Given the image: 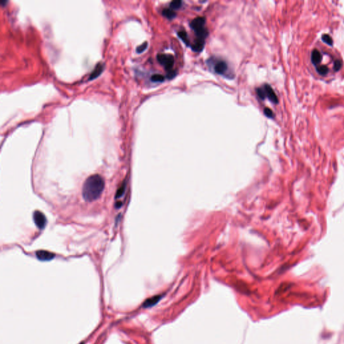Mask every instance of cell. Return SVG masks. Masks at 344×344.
<instances>
[{
	"label": "cell",
	"mask_w": 344,
	"mask_h": 344,
	"mask_svg": "<svg viewBox=\"0 0 344 344\" xmlns=\"http://www.w3.org/2000/svg\"><path fill=\"white\" fill-rule=\"evenodd\" d=\"M105 187L104 180L98 174L89 176L84 184L82 188L83 198L85 201L93 202L100 197Z\"/></svg>",
	"instance_id": "cell-1"
},
{
	"label": "cell",
	"mask_w": 344,
	"mask_h": 344,
	"mask_svg": "<svg viewBox=\"0 0 344 344\" xmlns=\"http://www.w3.org/2000/svg\"><path fill=\"white\" fill-rule=\"evenodd\" d=\"M206 18L205 17H197L191 22L190 28L194 30L197 39L205 40L209 35V31L205 27Z\"/></svg>",
	"instance_id": "cell-2"
},
{
	"label": "cell",
	"mask_w": 344,
	"mask_h": 344,
	"mask_svg": "<svg viewBox=\"0 0 344 344\" xmlns=\"http://www.w3.org/2000/svg\"><path fill=\"white\" fill-rule=\"evenodd\" d=\"M158 62L163 65L165 70L169 71L172 70V67L174 64V57L172 55L168 54H159L157 56Z\"/></svg>",
	"instance_id": "cell-3"
},
{
	"label": "cell",
	"mask_w": 344,
	"mask_h": 344,
	"mask_svg": "<svg viewBox=\"0 0 344 344\" xmlns=\"http://www.w3.org/2000/svg\"><path fill=\"white\" fill-rule=\"evenodd\" d=\"M34 222L39 229H44L47 223V218L42 212L36 210L33 214Z\"/></svg>",
	"instance_id": "cell-4"
},
{
	"label": "cell",
	"mask_w": 344,
	"mask_h": 344,
	"mask_svg": "<svg viewBox=\"0 0 344 344\" xmlns=\"http://www.w3.org/2000/svg\"><path fill=\"white\" fill-rule=\"evenodd\" d=\"M229 70L227 63L224 60H218L213 65V71L218 75L225 76Z\"/></svg>",
	"instance_id": "cell-5"
},
{
	"label": "cell",
	"mask_w": 344,
	"mask_h": 344,
	"mask_svg": "<svg viewBox=\"0 0 344 344\" xmlns=\"http://www.w3.org/2000/svg\"><path fill=\"white\" fill-rule=\"evenodd\" d=\"M263 89L265 91L266 97L269 99L271 102L277 104L278 103V97L271 87L268 84H265L263 87Z\"/></svg>",
	"instance_id": "cell-6"
},
{
	"label": "cell",
	"mask_w": 344,
	"mask_h": 344,
	"mask_svg": "<svg viewBox=\"0 0 344 344\" xmlns=\"http://www.w3.org/2000/svg\"><path fill=\"white\" fill-rule=\"evenodd\" d=\"M36 255L37 259H39L40 261H43V262L50 261L55 257V255L54 254H52V253L50 251L44 250H40L36 251Z\"/></svg>",
	"instance_id": "cell-7"
},
{
	"label": "cell",
	"mask_w": 344,
	"mask_h": 344,
	"mask_svg": "<svg viewBox=\"0 0 344 344\" xmlns=\"http://www.w3.org/2000/svg\"><path fill=\"white\" fill-rule=\"evenodd\" d=\"M205 40L196 39L194 40V42L191 44L190 47L193 51L196 52H200L203 50L204 47H205Z\"/></svg>",
	"instance_id": "cell-8"
},
{
	"label": "cell",
	"mask_w": 344,
	"mask_h": 344,
	"mask_svg": "<svg viewBox=\"0 0 344 344\" xmlns=\"http://www.w3.org/2000/svg\"><path fill=\"white\" fill-rule=\"evenodd\" d=\"M311 58V62L313 65L315 66L317 65L318 66L319 64H320L321 60H322V55H321V53L319 52V50H317V49H314V50L312 51Z\"/></svg>",
	"instance_id": "cell-9"
},
{
	"label": "cell",
	"mask_w": 344,
	"mask_h": 344,
	"mask_svg": "<svg viewBox=\"0 0 344 344\" xmlns=\"http://www.w3.org/2000/svg\"><path fill=\"white\" fill-rule=\"evenodd\" d=\"M161 298L162 297L161 295H157L149 298V299L146 300L145 302H144V304H143V307L148 308V307H153V306L156 305L157 302L161 300Z\"/></svg>",
	"instance_id": "cell-10"
},
{
	"label": "cell",
	"mask_w": 344,
	"mask_h": 344,
	"mask_svg": "<svg viewBox=\"0 0 344 344\" xmlns=\"http://www.w3.org/2000/svg\"><path fill=\"white\" fill-rule=\"evenodd\" d=\"M104 67V65H103L102 63H98L97 65L96 66L95 69H93V72L90 74L89 80H92V79H95L97 77L99 76V75L102 73V72L103 71Z\"/></svg>",
	"instance_id": "cell-11"
},
{
	"label": "cell",
	"mask_w": 344,
	"mask_h": 344,
	"mask_svg": "<svg viewBox=\"0 0 344 344\" xmlns=\"http://www.w3.org/2000/svg\"><path fill=\"white\" fill-rule=\"evenodd\" d=\"M177 36L180 39L182 40V42L186 45L187 47H191L190 41L189 40V38L188 36V34L184 30H180V31L177 32Z\"/></svg>",
	"instance_id": "cell-12"
},
{
	"label": "cell",
	"mask_w": 344,
	"mask_h": 344,
	"mask_svg": "<svg viewBox=\"0 0 344 344\" xmlns=\"http://www.w3.org/2000/svg\"><path fill=\"white\" fill-rule=\"evenodd\" d=\"M162 14L164 17L169 19V20H172L176 16V13L171 8H165L162 11Z\"/></svg>",
	"instance_id": "cell-13"
},
{
	"label": "cell",
	"mask_w": 344,
	"mask_h": 344,
	"mask_svg": "<svg viewBox=\"0 0 344 344\" xmlns=\"http://www.w3.org/2000/svg\"><path fill=\"white\" fill-rule=\"evenodd\" d=\"M126 181H124L122 183V184L120 186V188L117 190V192L115 195L116 199L122 197L123 194H124V192L126 190Z\"/></svg>",
	"instance_id": "cell-14"
},
{
	"label": "cell",
	"mask_w": 344,
	"mask_h": 344,
	"mask_svg": "<svg viewBox=\"0 0 344 344\" xmlns=\"http://www.w3.org/2000/svg\"><path fill=\"white\" fill-rule=\"evenodd\" d=\"M183 2L181 0H173L169 4L170 8L172 10H178L182 6Z\"/></svg>",
	"instance_id": "cell-15"
},
{
	"label": "cell",
	"mask_w": 344,
	"mask_h": 344,
	"mask_svg": "<svg viewBox=\"0 0 344 344\" xmlns=\"http://www.w3.org/2000/svg\"><path fill=\"white\" fill-rule=\"evenodd\" d=\"M317 71L321 75H325L327 74L329 69L326 65H318L316 67Z\"/></svg>",
	"instance_id": "cell-16"
},
{
	"label": "cell",
	"mask_w": 344,
	"mask_h": 344,
	"mask_svg": "<svg viewBox=\"0 0 344 344\" xmlns=\"http://www.w3.org/2000/svg\"><path fill=\"white\" fill-rule=\"evenodd\" d=\"M153 82H163L165 80V77L161 74H154L151 77Z\"/></svg>",
	"instance_id": "cell-17"
},
{
	"label": "cell",
	"mask_w": 344,
	"mask_h": 344,
	"mask_svg": "<svg viewBox=\"0 0 344 344\" xmlns=\"http://www.w3.org/2000/svg\"><path fill=\"white\" fill-rule=\"evenodd\" d=\"M321 39L325 43H326L327 44L329 45V46H332L333 43H334V41H333L332 38L329 35H323L322 36V38H321Z\"/></svg>",
	"instance_id": "cell-18"
},
{
	"label": "cell",
	"mask_w": 344,
	"mask_h": 344,
	"mask_svg": "<svg viewBox=\"0 0 344 344\" xmlns=\"http://www.w3.org/2000/svg\"><path fill=\"white\" fill-rule=\"evenodd\" d=\"M343 66V62L342 60L340 59H337L335 60L334 61V69L335 70V71H338L340 69H341V68Z\"/></svg>",
	"instance_id": "cell-19"
},
{
	"label": "cell",
	"mask_w": 344,
	"mask_h": 344,
	"mask_svg": "<svg viewBox=\"0 0 344 344\" xmlns=\"http://www.w3.org/2000/svg\"><path fill=\"white\" fill-rule=\"evenodd\" d=\"M256 92H257V94H258V97L260 98L261 100H265V98L266 97V96L265 91H264L263 89L261 88H258L256 89Z\"/></svg>",
	"instance_id": "cell-20"
},
{
	"label": "cell",
	"mask_w": 344,
	"mask_h": 344,
	"mask_svg": "<svg viewBox=\"0 0 344 344\" xmlns=\"http://www.w3.org/2000/svg\"><path fill=\"white\" fill-rule=\"evenodd\" d=\"M147 47H148V43L144 42L142 44H141L137 48V52L139 54L142 53L143 52H144L146 50Z\"/></svg>",
	"instance_id": "cell-21"
},
{
	"label": "cell",
	"mask_w": 344,
	"mask_h": 344,
	"mask_svg": "<svg viewBox=\"0 0 344 344\" xmlns=\"http://www.w3.org/2000/svg\"><path fill=\"white\" fill-rule=\"evenodd\" d=\"M263 113H264V114H265V116H266L267 117V118H273L274 117V114L273 111H272L271 109L268 108H264Z\"/></svg>",
	"instance_id": "cell-22"
},
{
	"label": "cell",
	"mask_w": 344,
	"mask_h": 344,
	"mask_svg": "<svg viewBox=\"0 0 344 344\" xmlns=\"http://www.w3.org/2000/svg\"><path fill=\"white\" fill-rule=\"evenodd\" d=\"M177 75V72L176 71H168V73H167V78L168 79H172L173 78H174L176 77V75Z\"/></svg>",
	"instance_id": "cell-23"
}]
</instances>
